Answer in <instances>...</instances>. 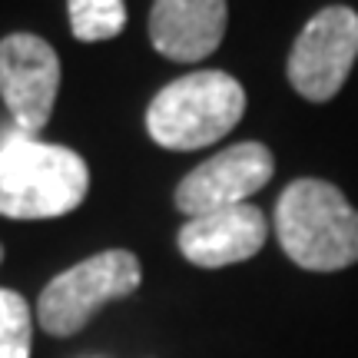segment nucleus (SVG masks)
<instances>
[{
  "mask_svg": "<svg viewBox=\"0 0 358 358\" xmlns=\"http://www.w3.org/2000/svg\"><path fill=\"white\" fill-rule=\"evenodd\" d=\"M0 358H30V306L10 289H0Z\"/></svg>",
  "mask_w": 358,
  "mask_h": 358,
  "instance_id": "nucleus-11",
  "label": "nucleus"
},
{
  "mask_svg": "<svg viewBox=\"0 0 358 358\" xmlns=\"http://www.w3.org/2000/svg\"><path fill=\"white\" fill-rule=\"evenodd\" d=\"M275 239L308 272L348 268L358 262V209L325 179H295L275 203Z\"/></svg>",
  "mask_w": 358,
  "mask_h": 358,
  "instance_id": "nucleus-2",
  "label": "nucleus"
},
{
  "mask_svg": "<svg viewBox=\"0 0 358 358\" xmlns=\"http://www.w3.org/2000/svg\"><path fill=\"white\" fill-rule=\"evenodd\" d=\"M70 30L83 43H100L116 37L127 27V3L123 0H66Z\"/></svg>",
  "mask_w": 358,
  "mask_h": 358,
  "instance_id": "nucleus-10",
  "label": "nucleus"
},
{
  "mask_svg": "<svg viewBox=\"0 0 358 358\" xmlns=\"http://www.w3.org/2000/svg\"><path fill=\"white\" fill-rule=\"evenodd\" d=\"M60 90V57L43 37L10 34L0 40V96L20 133L47 127Z\"/></svg>",
  "mask_w": 358,
  "mask_h": 358,
  "instance_id": "nucleus-6",
  "label": "nucleus"
},
{
  "mask_svg": "<svg viewBox=\"0 0 358 358\" xmlns=\"http://www.w3.org/2000/svg\"><path fill=\"white\" fill-rule=\"evenodd\" d=\"M226 0H156L150 40L166 60L199 64L226 37Z\"/></svg>",
  "mask_w": 358,
  "mask_h": 358,
  "instance_id": "nucleus-9",
  "label": "nucleus"
},
{
  "mask_svg": "<svg viewBox=\"0 0 358 358\" xmlns=\"http://www.w3.org/2000/svg\"><path fill=\"white\" fill-rule=\"evenodd\" d=\"M140 259L127 249H106L60 272L37 299V322L47 335H77L106 302L127 299L140 289Z\"/></svg>",
  "mask_w": 358,
  "mask_h": 358,
  "instance_id": "nucleus-4",
  "label": "nucleus"
},
{
  "mask_svg": "<svg viewBox=\"0 0 358 358\" xmlns=\"http://www.w3.org/2000/svg\"><path fill=\"white\" fill-rule=\"evenodd\" d=\"M266 239H268L266 213L256 209L252 203H239L186 219L176 243L179 252L189 259L192 266L222 268L259 256Z\"/></svg>",
  "mask_w": 358,
  "mask_h": 358,
  "instance_id": "nucleus-8",
  "label": "nucleus"
},
{
  "mask_svg": "<svg viewBox=\"0 0 358 358\" xmlns=\"http://www.w3.org/2000/svg\"><path fill=\"white\" fill-rule=\"evenodd\" d=\"M245 113L243 83L222 70H196L153 96L146 129L163 150L189 153L219 143Z\"/></svg>",
  "mask_w": 358,
  "mask_h": 358,
  "instance_id": "nucleus-3",
  "label": "nucleus"
},
{
  "mask_svg": "<svg viewBox=\"0 0 358 358\" xmlns=\"http://www.w3.org/2000/svg\"><path fill=\"white\" fill-rule=\"evenodd\" d=\"M87 189L90 166L73 150L43 143L20 129L0 143V216H66L87 199Z\"/></svg>",
  "mask_w": 358,
  "mask_h": 358,
  "instance_id": "nucleus-1",
  "label": "nucleus"
},
{
  "mask_svg": "<svg viewBox=\"0 0 358 358\" xmlns=\"http://www.w3.org/2000/svg\"><path fill=\"white\" fill-rule=\"evenodd\" d=\"M0 262H3V245H0Z\"/></svg>",
  "mask_w": 358,
  "mask_h": 358,
  "instance_id": "nucleus-12",
  "label": "nucleus"
},
{
  "mask_svg": "<svg viewBox=\"0 0 358 358\" xmlns=\"http://www.w3.org/2000/svg\"><path fill=\"white\" fill-rule=\"evenodd\" d=\"M355 57L358 13L348 7H325L295 37L285 73L299 96L312 103H329L345 87Z\"/></svg>",
  "mask_w": 358,
  "mask_h": 358,
  "instance_id": "nucleus-5",
  "label": "nucleus"
},
{
  "mask_svg": "<svg viewBox=\"0 0 358 358\" xmlns=\"http://www.w3.org/2000/svg\"><path fill=\"white\" fill-rule=\"evenodd\" d=\"M275 173V159L262 143H236L182 176L173 203L186 219L239 206L256 196Z\"/></svg>",
  "mask_w": 358,
  "mask_h": 358,
  "instance_id": "nucleus-7",
  "label": "nucleus"
}]
</instances>
